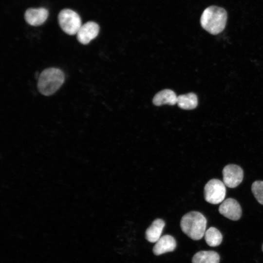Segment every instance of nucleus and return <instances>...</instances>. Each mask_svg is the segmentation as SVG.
Here are the masks:
<instances>
[{"mask_svg":"<svg viewBox=\"0 0 263 263\" xmlns=\"http://www.w3.org/2000/svg\"><path fill=\"white\" fill-rule=\"evenodd\" d=\"M225 195V185L220 180L211 179L205 186L204 197L209 203L218 204L224 200Z\"/></svg>","mask_w":263,"mask_h":263,"instance_id":"5","label":"nucleus"},{"mask_svg":"<svg viewBox=\"0 0 263 263\" xmlns=\"http://www.w3.org/2000/svg\"><path fill=\"white\" fill-rule=\"evenodd\" d=\"M262 250H263V244L262 245Z\"/></svg>","mask_w":263,"mask_h":263,"instance_id":"17","label":"nucleus"},{"mask_svg":"<svg viewBox=\"0 0 263 263\" xmlns=\"http://www.w3.org/2000/svg\"><path fill=\"white\" fill-rule=\"evenodd\" d=\"M58 20L61 29L70 35L76 34L82 25L79 15L70 9L62 10L58 14Z\"/></svg>","mask_w":263,"mask_h":263,"instance_id":"4","label":"nucleus"},{"mask_svg":"<svg viewBox=\"0 0 263 263\" xmlns=\"http://www.w3.org/2000/svg\"><path fill=\"white\" fill-rule=\"evenodd\" d=\"M64 80L65 75L60 69L55 67L45 69L38 76V90L44 95H51L59 89Z\"/></svg>","mask_w":263,"mask_h":263,"instance_id":"3","label":"nucleus"},{"mask_svg":"<svg viewBox=\"0 0 263 263\" xmlns=\"http://www.w3.org/2000/svg\"><path fill=\"white\" fill-rule=\"evenodd\" d=\"M165 222L161 219H156L147 229L145 232V238L150 243H156L161 237Z\"/></svg>","mask_w":263,"mask_h":263,"instance_id":"11","label":"nucleus"},{"mask_svg":"<svg viewBox=\"0 0 263 263\" xmlns=\"http://www.w3.org/2000/svg\"><path fill=\"white\" fill-rule=\"evenodd\" d=\"M177 96L172 90L165 89L157 93L153 98V104L157 106L164 104L173 105L177 104Z\"/></svg>","mask_w":263,"mask_h":263,"instance_id":"12","label":"nucleus"},{"mask_svg":"<svg viewBox=\"0 0 263 263\" xmlns=\"http://www.w3.org/2000/svg\"><path fill=\"white\" fill-rule=\"evenodd\" d=\"M155 243L152 251L154 254L157 256L172 252L176 246L175 239L169 235H165L161 237Z\"/></svg>","mask_w":263,"mask_h":263,"instance_id":"10","label":"nucleus"},{"mask_svg":"<svg viewBox=\"0 0 263 263\" xmlns=\"http://www.w3.org/2000/svg\"><path fill=\"white\" fill-rule=\"evenodd\" d=\"M204 236L207 244L211 247L217 246L222 242L223 236L221 232L214 227H210L207 229Z\"/></svg>","mask_w":263,"mask_h":263,"instance_id":"15","label":"nucleus"},{"mask_svg":"<svg viewBox=\"0 0 263 263\" xmlns=\"http://www.w3.org/2000/svg\"><path fill=\"white\" fill-rule=\"evenodd\" d=\"M219 211L225 217L233 221L238 220L242 215V208L239 203L231 198L222 202L219 206Z\"/></svg>","mask_w":263,"mask_h":263,"instance_id":"7","label":"nucleus"},{"mask_svg":"<svg viewBox=\"0 0 263 263\" xmlns=\"http://www.w3.org/2000/svg\"><path fill=\"white\" fill-rule=\"evenodd\" d=\"M48 11L44 8H30L24 14V19L26 22L32 26H39L42 24L47 19Z\"/></svg>","mask_w":263,"mask_h":263,"instance_id":"9","label":"nucleus"},{"mask_svg":"<svg viewBox=\"0 0 263 263\" xmlns=\"http://www.w3.org/2000/svg\"><path fill=\"white\" fill-rule=\"evenodd\" d=\"M227 17V12L224 8L212 5L203 11L200 18V23L201 26L209 33L217 35L225 29Z\"/></svg>","mask_w":263,"mask_h":263,"instance_id":"1","label":"nucleus"},{"mask_svg":"<svg viewBox=\"0 0 263 263\" xmlns=\"http://www.w3.org/2000/svg\"><path fill=\"white\" fill-rule=\"evenodd\" d=\"M207 220L200 212L192 211L185 214L180 222L182 231L193 240H199L204 236Z\"/></svg>","mask_w":263,"mask_h":263,"instance_id":"2","label":"nucleus"},{"mask_svg":"<svg viewBox=\"0 0 263 263\" xmlns=\"http://www.w3.org/2000/svg\"><path fill=\"white\" fill-rule=\"evenodd\" d=\"M222 173L223 182L228 188H235L243 181V170L240 167L236 165H226L223 169Z\"/></svg>","mask_w":263,"mask_h":263,"instance_id":"6","label":"nucleus"},{"mask_svg":"<svg viewBox=\"0 0 263 263\" xmlns=\"http://www.w3.org/2000/svg\"><path fill=\"white\" fill-rule=\"evenodd\" d=\"M177 104L180 108L184 110L195 109L198 105L197 96L193 93L180 95L177 97Z\"/></svg>","mask_w":263,"mask_h":263,"instance_id":"14","label":"nucleus"},{"mask_svg":"<svg viewBox=\"0 0 263 263\" xmlns=\"http://www.w3.org/2000/svg\"><path fill=\"white\" fill-rule=\"evenodd\" d=\"M220 256L214 251H200L192 258V263H219Z\"/></svg>","mask_w":263,"mask_h":263,"instance_id":"13","label":"nucleus"},{"mask_svg":"<svg viewBox=\"0 0 263 263\" xmlns=\"http://www.w3.org/2000/svg\"><path fill=\"white\" fill-rule=\"evenodd\" d=\"M99 31V26L94 21H88L82 25L76 34L77 40L86 45L95 38Z\"/></svg>","mask_w":263,"mask_h":263,"instance_id":"8","label":"nucleus"},{"mask_svg":"<svg viewBox=\"0 0 263 263\" xmlns=\"http://www.w3.org/2000/svg\"><path fill=\"white\" fill-rule=\"evenodd\" d=\"M251 190L258 202L263 205V181H256L253 182Z\"/></svg>","mask_w":263,"mask_h":263,"instance_id":"16","label":"nucleus"}]
</instances>
